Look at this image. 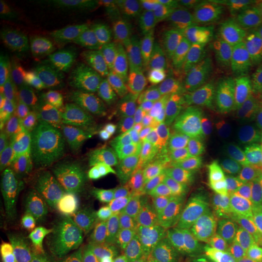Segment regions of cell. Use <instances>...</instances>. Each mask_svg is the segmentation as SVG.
Wrapping results in <instances>:
<instances>
[{
  "instance_id": "16",
  "label": "cell",
  "mask_w": 262,
  "mask_h": 262,
  "mask_svg": "<svg viewBox=\"0 0 262 262\" xmlns=\"http://www.w3.org/2000/svg\"><path fill=\"white\" fill-rule=\"evenodd\" d=\"M197 194L216 211H223L234 201L236 191L217 166L214 158H206L197 174Z\"/></svg>"
},
{
  "instance_id": "26",
  "label": "cell",
  "mask_w": 262,
  "mask_h": 262,
  "mask_svg": "<svg viewBox=\"0 0 262 262\" xmlns=\"http://www.w3.org/2000/svg\"><path fill=\"white\" fill-rule=\"evenodd\" d=\"M234 224L242 236L262 233V187L253 188L237 203Z\"/></svg>"
},
{
  "instance_id": "23",
  "label": "cell",
  "mask_w": 262,
  "mask_h": 262,
  "mask_svg": "<svg viewBox=\"0 0 262 262\" xmlns=\"http://www.w3.org/2000/svg\"><path fill=\"white\" fill-rule=\"evenodd\" d=\"M83 199L119 219L126 212V193L124 188L110 180H100L84 187Z\"/></svg>"
},
{
  "instance_id": "41",
  "label": "cell",
  "mask_w": 262,
  "mask_h": 262,
  "mask_svg": "<svg viewBox=\"0 0 262 262\" xmlns=\"http://www.w3.org/2000/svg\"><path fill=\"white\" fill-rule=\"evenodd\" d=\"M45 262H53V261H51V260H50V259H48L47 261H45Z\"/></svg>"
},
{
  "instance_id": "30",
  "label": "cell",
  "mask_w": 262,
  "mask_h": 262,
  "mask_svg": "<svg viewBox=\"0 0 262 262\" xmlns=\"http://www.w3.org/2000/svg\"><path fill=\"white\" fill-rule=\"evenodd\" d=\"M9 262H45L48 257L42 247V240L27 229L10 250Z\"/></svg>"
},
{
  "instance_id": "28",
  "label": "cell",
  "mask_w": 262,
  "mask_h": 262,
  "mask_svg": "<svg viewBox=\"0 0 262 262\" xmlns=\"http://www.w3.org/2000/svg\"><path fill=\"white\" fill-rule=\"evenodd\" d=\"M0 33L2 37L21 42L32 41L36 36L32 23L5 0L0 1Z\"/></svg>"
},
{
  "instance_id": "8",
  "label": "cell",
  "mask_w": 262,
  "mask_h": 262,
  "mask_svg": "<svg viewBox=\"0 0 262 262\" xmlns=\"http://www.w3.org/2000/svg\"><path fill=\"white\" fill-rule=\"evenodd\" d=\"M178 55L174 48L135 52L105 62L100 66V72L115 89L128 90L139 84H146Z\"/></svg>"
},
{
  "instance_id": "19",
  "label": "cell",
  "mask_w": 262,
  "mask_h": 262,
  "mask_svg": "<svg viewBox=\"0 0 262 262\" xmlns=\"http://www.w3.org/2000/svg\"><path fill=\"white\" fill-rule=\"evenodd\" d=\"M182 56L187 60L202 92L223 84L225 63L214 49L204 46L190 47L183 53Z\"/></svg>"
},
{
  "instance_id": "42",
  "label": "cell",
  "mask_w": 262,
  "mask_h": 262,
  "mask_svg": "<svg viewBox=\"0 0 262 262\" xmlns=\"http://www.w3.org/2000/svg\"><path fill=\"white\" fill-rule=\"evenodd\" d=\"M2 262H8V261H6V260H4V261H2Z\"/></svg>"
},
{
  "instance_id": "13",
  "label": "cell",
  "mask_w": 262,
  "mask_h": 262,
  "mask_svg": "<svg viewBox=\"0 0 262 262\" xmlns=\"http://www.w3.org/2000/svg\"><path fill=\"white\" fill-rule=\"evenodd\" d=\"M225 59L231 84L245 91L262 74V47L254 38L241 35L226 43Z\"/></svg>"
},
{
  "instance_id": "18",
  "label": "cell",
  "mask_w": 262,
  "mask_h": 262,
  "mask_svg": "<svg viewBox=\"0 0 262 262\" xmlns=\"http://www.w3.org/2000/svg\"><path fill=\"white\" fill-rule=\"evenodd\" d=\"M53 143L41 128L35 117L26 115L21 122L20 150L35 177L52 168L50 154Z\"/></svg>"
},
{
  "instance_id": "33",
  "label": "cell",
  "mask_w": 262,
  "mask_h": 262,
  "mask_svg": "<svg viewBox=\"0 0 262 262\" xmlns=\"http://www.w3.org/2000/svg\"><path fill=\"white\" fill-rule=\"evenodd\" d=\"M235 262H258L262 259V233L244 235L236 246Z\"/></svg>"
},
{
  "instance_id": "20",
  "label": "cell",
  "mask_w": 262,
  "mask_h": 262,
  "mask_svg": "<svg viewBox=\"0 0 262 262\" xmlns=\"http://www.w3.org/2000/svg\"><path fill=\"white\" fill-rule=\"evenodd\" d=\"M219 140H224L234 108V85L222 84L203 92L199 98Z\"/></svg>"
},
{
  "instance_id": "40",
  "label": "cell",
  "mask_w": 262,
  "mask_h": 262,
  "mask_svg": "<svg viewBox=\"0 0 262 262\" xmlns=\"http://www.w3.org/2000/svg\"><path fill=\"white\" fill-rule=\"evenodd\" d=\"M200 262H213V261H211V260H210V259H209V258H205V259H202V260H201V261Z\"/></svg>"
},
{
  "instance_id": "35",
  "label": "cell",
  "mask_w": 262,
  "mask_h": 262,
  "mask_svg": "<svg viewBox=\"0 0 262 262\" xmlns=\"http://www.w3.org/2000/svg\"><path fill=\"white\" fill-rule=\"evenodd\" d=\"M246 91L253 105L258 128V138H262V74Z\"/></svg>"
},
{
  "instance_id": "27",
  "label": "cell",
  "mask_w": 262,
  "mask_h": 262,
  "mask_svg": "<svg viewBox=\"0 0 262 262\" xmlns=\"http://www.w3.org/2000/svg\"><path fill=\"white\" fill-rule=\"evenodd\" d=\"M50 165L61 174L77 181H83L93 176L84 161L67 141L53 144L50 154Z\"/></svg>"
},
{
  "instance_id": "2",
  "label": "cell",
  "mask_w": 262,
  "mask_h": 262,
  "mask_svg": "<svg viewBox=\"0 0 262 262\" xmlns=\"http://www.w3.org/2000/svg\"><path fill=\"white\" fill-rule=\"evenodd\" d=\"M136 199L183 229L207 233L213 229V215L206 202L185 186L148 181L135 190Z\"/></svg>"
},
{
  "instance_id": "6",
  "label": "cell",
  "mask_w": 262,
  "mask_h": 262,
  "mask_svg": "<svg viewBox=\"0 0 262 262\" xmlns=\"http://www.w3.org/2000/svg\"><path fill=\"white\" fill-rule=\"evenodd\" d=\"M155 104L148 98H123L96 112V125L124 145H135L150 125Z\"/></svg>"
},
{
  "instance_id": "15",
  "label": "cell",
  "mask_w": 262,
  "mask_h": 262,
  "mask_svg": "<svg viewBox=\"0 0 262 262\" xmlns=\"http://www.w3.org/2000/svg\"><path fill=\"white\" fill-rule=\"evenodd\" d=\"M37 197L52 208L63 222L71 223L80 201L63 174L51 168L36 177Z\"/></svg>"
},
{
  "instance_id": "43",
  "label": "cell",
  "mask_w": 262,
  "mask_h": 262,
  "mask_svg": "<svg viewBox=\"0 0 262 262\" xmlns=\"http://www.w3.org/2000/svg\"><path fill=\"white\" fill-rule=\"evenodd\" d=\"M258 262H262V259H261V260H259V261H258Z\"/></svg>"
},
{
  "instance_id": "21",
  "label": "cell",
  "mask_w": 262,
  "mask_h": 262,
  "mask_svg": "<svg viewBox=\"0 0 262 262\" xmlns=\"http://www.w3.org/2000/svg\"><path fill=\"white\" fill-rule=\"evenodd\" d=\"M197 6L199 13L204 12L209 16L215 34L225 44L243 35V28L232 0H199Z\"/></svg>"
},
{
  "instance_id": "32",
  "label": "cell",
  "mask_w": 262,
  "mask_h": 262,
  "mask_svg": "<svg viewBox=\"0 0 262 262\" xmlns=\"http://www.w3.org/2000/svg\"><path fill=\"white\" fill-rule=\"evenodd\" d=\"M60 221L61 217L37 197L33 206L28 229L41 240H45L56 231V228L61 224Z\"/></svg>"
},
{
  "instance_id": "38",
  "label": "cell",
  "mask_w": 262,
  "mask_h": 262,
  "mask_svg": "<svg viewBox=\"0 0 262 262\" xmlns=\"http://www.w3.org/2000/svg\"><path fill=\"white\" fill-rule=\"evenodd\" d=\"M253 169L257 182V186L262 187V138H258Z\"/></svg>"
},
{
  "instance_id": "31",
  "label": "cell",
  "mask_w": 262,
  "mask_h": 262,
  "mask_svg": "<svg viewBox=\"0 0 262 262\" xmlns=\"http://www.w3.org/2000/svg\"><path fill=\"white\" fill-rule=\"evenodd\" d=\"M247 36L262 37V0H232Z\"/></svg>"
},
{
  "instance_id": "29",
  "label": "cell",
  "mask_w": 262,
  "mask_h": 262,
  "mask_svg": "<svg viewBox=\"0 0 262 262\" xmlns=\"http://www.w3.org/2000/svg\"><path fill=\"white\" fill-rule=\"evenodd\" d=\"M77 244L75 228L68 222H62L53 234L42 240L48 259L53 262H66L74 253Z\"/></svg>"
},
{
  "instance_id": "4",
  "label": "cell",
  "mask_w": 262,
  "mask_h": 262,
  "mask_svg": "<svg viewBox=\"0 0 262 262\" xmlns=\"http://www.w3.org/2000/svg\"><path fill=\"white\" fill-rule=\"evenodd\" d=\"M67 142L95 177L103 180L124 178L129 172L128 150L97 126L79 127Z\"/></svg>"
},
{
  "instance_id": "24",
  "label": "cell",
  "mask_w": 262,
  "mask_h": 262,
  "mask_svg": "<svg viewBox=\"0 0 262 262\" xmlns=\"http://www.w3.org/2000/svg\"><path fill=\"white\" fill-rule=\"evenodd\" d=\"M33 207L12 197L7 214L0 219L1 260L9 253L12 246L29 226Z\"/></svg>"
},
{
  "instance_id": "9",
  "label": "cell",
  "mask_w": 262,
  "mask_h": 262,
  "mask_svg": "<svg viewBox=\"0 0 262 262\" xmlns=\"http://www.w3.org/2000/svg\"><path fill=\"white\" fill-rule=\"evenodd\" d=\"M71 224L75 228L78 241L89 244L116 257L124 252V237L122 223L98 207L84 199L80 201L78 211Z\"/></svg>"
},
{
  "instance_id": "25",
  "label": "cell",
  "mask_w": 262,
  "mask_h": 262,
  "mask_svg": "<svg viewBox=\"0 0 262 262\" xmlns=\"http://www.w3.org/2000/svg\"><path fill=\"white\" fill-rule=\"evenodd\" d=\"M21 144V122L14 109L0 112V175L5 174L17 158Z\"/></svg>"
},
{
  "instance_id": "1",
  "label": "cell",
  "mask_w": 262,
  "mask_h": 262,
  "mask_svg": "<svg viewBox=\"0 0 262 262\" xmlns=\"http://www.w3.org/2000/svg\"><path fill=\"white\" fill-rule=\"evenodd\" d=\"M205 159V155L178 131L158 124L142 142L135 163L152 181L187 187L194 184Z\"/></svg>"
},
{
  "instance_id": "22",
  "label": "cell",
  "mask_w": 262,
  "mask_h": 262,
  "mask_svg": "<svg viewBox=\"0 0 262 262\" xmlns=\"http://www.w3.org/2000/svg\"><path fill=\"white\" fill-rule=\"evenodd\" d=\"M35 179L19 150L8 171L1 175V187H6L11 196L33 207L37 199Z\"/></svg>"
},
{
  "instance_id": "17",
  "label": "cell",
  "mask_w": 262,
  "mask_h": 262,
  "mask_svg": "<svg viewBox=\"0 0 262 262\" xmlns=\"http://www.w3.org/2000/svg\"><path fill=\"white\" fill-rule=\"evenodd\" d=\"M214 159L235 191L244 196L257 187L253 166L225 140L219 141Z\"/></svg>"
},
{
  "instance_id": "7",
  "label": "cell",
  "mask_w": 262,
  "mask_h": 262,
  "mask_svg": "<svg viewBox=\"0 0 262 262\" xmlns=\"http://www.w3.org/2000/svg\"><path fill=\"white\" fill-rule=\"evenodd\" d=\"M83 5L117 18L144 21H184L199 13L192 0H98Z\"/></svg>"
},
{
  "instance_id": "11",
  "label": "cell",
  "mask_w": 262,
  "mask_h": 262,
  "mask_svg": "<svg viewBox=\"0 0 262 262\" xmlns=\"http://www.w3.org/2000/svg\"><path fill=\"white\" fill-rule=\"evenodd\" d=\"M58 85L66 112L75 118L99 111L112 98L108 88L101 80L80 71L62 72L59 76Z\"/></svg>"
},
{
  "instance_id": "37",
  "label": "cell",
  "mask_w": 262,
  "mask_h": 262,
  "mask_svg": "<svg viewBox=\"0 0 262 262\" xmlns=\"http://www.w3.org/2000/svg\"><path fill=\"white\" fill-rule=\"evenodd\" d=\"M207 258L213 262H232L234 259V252L226 247L219 246L209 252Z\"/></svg>"
},
{
  "instance_id": "34",
  "label": "cell",
  "mask_w": 262,
  "mask_h": 262,
  "mask_svg": "<svg viewBox=\"0 0 262 262\" xmlns=\"http://www.w3.org/2000/svg\"><path fill=\"white\" fill-rule=\"evenodd\" d=\"M66 262H120L118 257L89 244L78 241L74 253Z\"/></svg>"
},
{
  "instance_id": "10",
  "label": "cell",
  "mask_w": 262,
  "mask_h": 262,
  "mask_svg": "<svg viewBox=\"0 0 262 262\" xmlns=\"http://www.w3.org/2000/svg\"><path fill=\"white\" fill-rule=\"evenodd\" d=\"M161 112L172 128L204 155L215 152L220 140L199 100H172L162 106Z\"/></svg>"
},
{
  "instance_id": "14",
  "label": "cell",
  "mask_w": 262,
  "mask_h": 262,
  "mask_svg": "<svg viewBox=\"0 0 262 262\" xmlns=\"http://www.w3.org/2000/svg\"><path fill=\"white\" fill-rule=\"evenodd\" d=\"M146 85L174 97L175 100H199L203 94L187 60L179 55L163 66Z\"/></svg>"
},
{
  "instance_id": "39",
  "label": "cell",
  "mask_w": 262,
  "mask_h": 262,
  "mask_svg": "<svg viewBox=\"0 0 262 262\" xmlns=\"http://www.w3.org/2000/svg\"><path fill=\"white\" fill-rule=\"evenodd\" d=\"M12 196L6 187H0V219L7 214Z\"/></svg>"
},
{
  "instance_id": "36",
  "label": "cell",
  "mask_w": 262,
  "mask_h": 262,
  "mask_svg": "<svg viewBox=\"0 0 262 262\" xmlns=\"http://www.w3.org/2000/svg\"><path fill=\"white\" fill-rule=\"evenodd\" d=\"M124 262H175L152 253L125 249L122 253Z\"/></svg>"
},
{
  "instance_id": "3",
  "label": "cell",
  "mask_w": 262,
  "mask_h": 262,
  "mask_svg": "<svg viewBox=\"0 0 262 262\" xmlns=\"http://www.w3.org/2000/svg\"><path fill=\"white\" fill-rule=\"evenodd\" d=\"M122 226L124 245L129 250L177 259L189 248L183 228L150 207H133Z\"/></svg>"
},
{
  "instance_id": "5",
  "label": "cell",
  "mask_w": 262,
  "mask_h": 262,
  "mask_svg": "<svg viewBox=\"0 0 262 262\" xmlns=\"http://www.w3.org/2000/svg\"><path fill=\"white\" fill-rule=\"evenodd\" d=\"M1 76L10 91L27 103L50 105L59 96V86L49 66L23 56L5 57Z\"/></svg>"
},
{
  "instance_id": "12",
  "label": "cell",
  "mask_w": 262,
  "mask_h": 262,
  "mask_svg": "<svg viewBox=\"0 0 262 262\" xmlns=\"http://www.w3.org/2000/svg\"><path fill=\"white\" fill-rule=\"evenodd\" d=\"M224 140L253 166L258 142V128L250 96L234 85V108Z\"/></svg>"
}]
</instances>
